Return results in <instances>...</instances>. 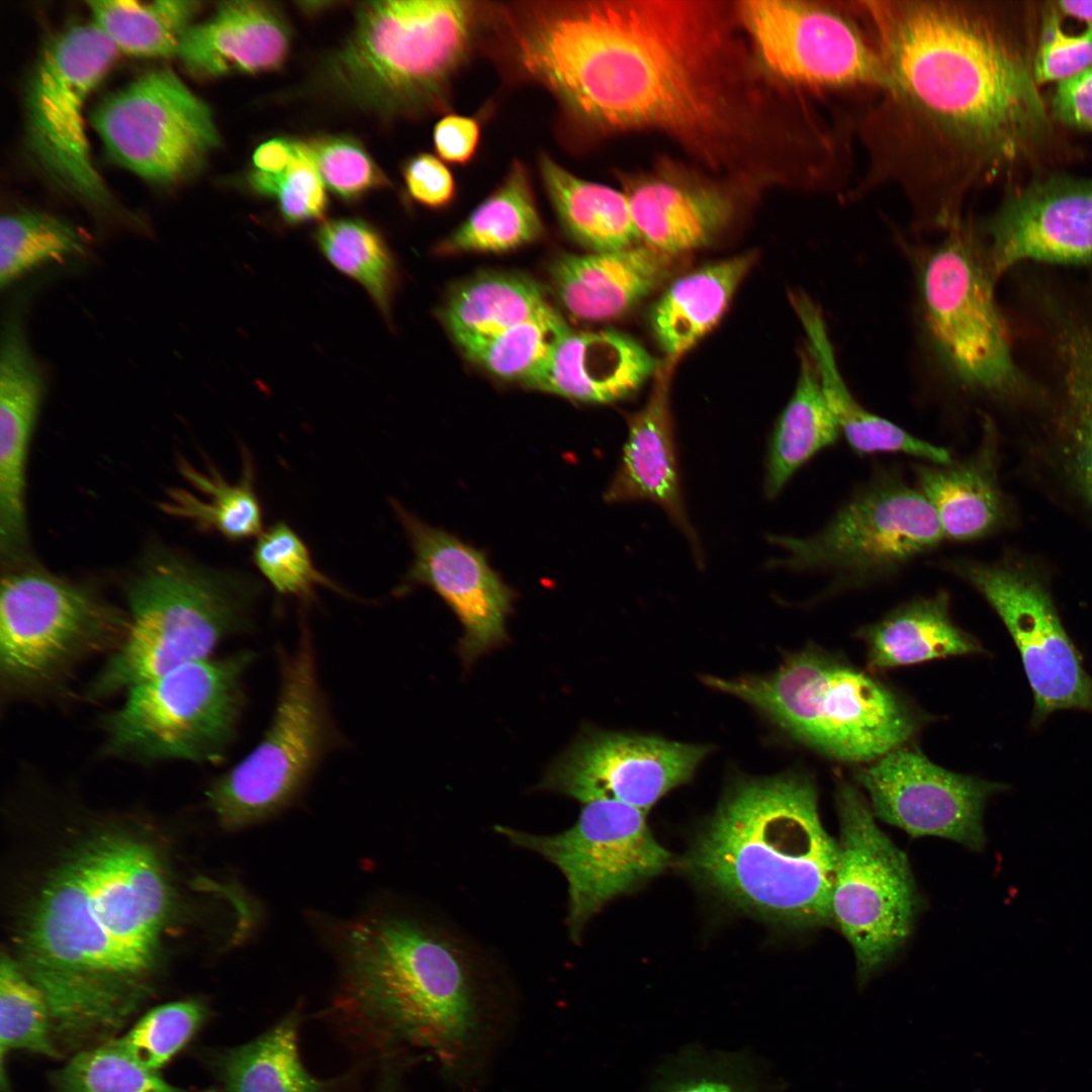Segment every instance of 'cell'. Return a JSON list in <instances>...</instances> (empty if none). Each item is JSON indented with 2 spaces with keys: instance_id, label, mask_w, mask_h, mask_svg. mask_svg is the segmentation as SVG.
I'll list each match as a JSON object with an SVG mask.
<instances>
[{
  "instance_id": "1",
  "label": "cell",
  "mask_w": 1092,
  "mask_h": 1092,
  "mask_svg": "<svg viewBox=\"0 0 1092 1092\" xmlns=\"http://www.w3.org/2000/svg\"><path fill=\"white\" fill-rule=\"evenodd\" d=\"M515 39L526 72L592 125L661 129L705 150L737 129L738 49L712 3L543 4Z\"/></svg>"
},
{
  "instance_id": "2",
  "label": "cell",
  "mask_w": 1092,
  "mask_h": 1092,
  "mask_svg": "<svg viewBox=\"0 0 1092 1092\" xmlns=\"http://www.w3.org/2000/svg\"><path fill=\"white\" fill-rule=\"evenodd\" d=\"M860 5L886 72L880 111L897 120L890 123L899 139L935 146L931 178L948 185L950 209L970 177L1019 158L1048 132L1033 72L979 9L961 1Z\"/></svg>"
},
{
  "instance_id": "3",
  "label": "cell",
  "mask_w": 1092,
  "mask_h": 1092,
  "mask_svg": "<svg viewBox=\"0 0 1092 1092\" xmlns=\"http://www.w3.org/2000/svg\"><path fill=\"white\" fill-rule=\"evenodd\" d=\"M167 906L158 859L126 837L89 841L50 878L21 948L22 970L47 1000L57 1044L100 1040L135 1011Z\"/></svg>"
},
{
  "instance_id": "4",
  "label": "cell",
  "mask_w": 1092,
  "mask_h": 1092,
  "mask_svg": "<svg viewBox=\"0 0 1092 1092\" xmlns=\"http://www.w3.org/2000/svg\"><path fill=\"white\" fill-rule=\"evenodd\" d=\"M837 840L814 783L800 774L744 780L696 836L686 870L734 906L793 928L832 923Z\"/></svg>"
},
{
  "instance_id": "5",
  "label": "cell",
  "mask_w": 1092,
  "mask_h": 1092,
  "mask_svg": "<svg viewBox=\"0 0 1092 1092\" xmlns=\"http://www.w3.org/2000/svg\"><path fill=\"white\" fill-rule=\"evenodd\" d=\"M335 1014L376 1053L410 1044L451 1053L475 1025L469 967L449 938L413 919L366 916L336 935Z\"/></svg>"
},
{
  "instance_id": "6",
  "label": "cell",
  "mask_w": 1092,
  "mask_h": 1092,
  "mask_svg": "<svg viewBox=\"0 0 1092 1092\" xmlns=\"http://www.w3.org/2000/svg\"><path fill=\"white\" fill-rule=\"evenodd\" d=\"M261 590L249 575L170 560L150 566L128 587L125 637L88 682L84 697L103 700L210 657L225 639L252 631Z\"/></svg>"
},
{
  "instance_id": "7",
  "label": "cell",
  "mask_w": 1092,
  "mask_h": 1092,
  "mask_svg": "<svg viewBox=\"0 0 1092 1092\" xmlns=\"http://www.w3.org/2000/svg\"><path fill=\"white\" fill-rule=\"evenodd\" d=\"M703 679L840 760L878 759L902 746L917 728L914 713L884 684L814 648L790 655L769 674Z\"/></svg>"
},
{
  "instance_id": "8",
  "label": "cell",
  "mask_w": 1092,
  "mask_h": 1092,
  "mask_svg": "<svg viewBox=\"0 0 1092 1092\" xmlns=\"http://www.w3.org/2000/svg\"><path fill=\"white\" fill-rule=\"evenodd\" d=\"M784 555L769 568L821 574L823 595L866 589L898 578L945 539L938 518L903 470L876 465L816 532L768 535Z\"/></svg>"
},
{
  "instance_id": "9",
  "label": "cell",
  "mask_w": 1092,
  "mask_h": 1092,
  "mask_svg": "<svg viewBox=\"0 0 1092 1092\" xmlns=\"http://www.w3.org/2000/svg\"><path fill=\"white\" fill-rule=\"evenodd\" d=\"M355 16L328 75L347 99L387 115L434 100L465 56L472 32L466 1H372Z\"/></svg>"
},
{
  "instance_id": "10",
  "label": "cell",
  "mask_w": 1092,
  "mask_h": 1092,
  "mask_svg": "<svg viewBox=\"0 0 1092 1092\" xmlns=\"http://www.w3.org/2000/svg\"><path fill=\"white\" fill-rule=\"evenodd\" d=\"M256 652L179 665L142 681L100 718L104 757L140 764L216 763L234 744L246 707L244 677Z\"/></svg>"
},
{
  "instance_id": "11",
  "label": "cell",
  "mask_w": 1092,
  "mask_h": 1092,
  "mask_svg": "<svg viewBox=\"0 0 1092 1092\" xmlns=\"http://www.w3.org/2000/svg\"><path fill=\"white\" fill-rule=\"evenodd\" d=\"M127 614L88 588L39 570L8 573L0 595V692L8 703L64 692L89 658L112 653Z\"/></svg>"
},
{
  "instance_id": "12",
  "label": "cell",
  "mask_w": 1092,
  "mask_h": 1092,
  "mask_svg": "<svg viewBox=\"0 0 1092 1092\" xmlns=\"http://www.w3.org/2000/svg\"><path fill=\"white\" fill-rule=\"evenodd\" d=\"M275 710L259 744L213 780L207 802L226 829L264 820L304 790L339 735L322 689L314 640L302 621L291 649L279 647Z\"/></svg>"
},
{
  "instance_id": "13",
  "label": "cell",
  "mask_w": 1092,
  "mask_h": 1092,
  "mask_svg": "<svg viewBox=\"0 0 1092 1092\" xmlns=\"http://www.w3.org/2000/svg\"><path fill=\"white\" fill-rule=\"evenodd\" d=\"M835 806L839 839L831 919L852 947L862 986L909 938L919 896L907 855L878 826L859 791L840 780Z\"/></svg>"
},
{
  "instance_id": "14",
  "label": "cell",
  "mask_w": 1092,
  "mask_h": 1092,
  "mask_svg": "<svg viewBox=\"0 0 1092 1092\" xmlns=\"http://www.w3.org/2000/svg\"><path fill=\"white\" fill-rule=\"evenodd\" d=\"M118 53L93 22L57 33L26 88L25 132L33 159L57 184L97 212L126 220L93 163L84 119L88 96Z\"/></svg>"
},
{
  "instance_id": "15",
  "label": "cell",
  "mask_w": 1092,
  "mask_h": 1092,
  "mask_svg": "<svg viewBox=\"0 0 1092 1092\" xmlns=\"http://www.w3.org/2000/svg\"><path fill=\"white\" fill-rule=\"evenodd\" d=\"M918 284L931 342L963 385L1006 395L1018 384L992 280L972 234L958 224L921 261Z\"/></svg>"
},
{
  "instance_id": "16",
  "label": "cell",
  "mask_w": 1092,
  "mask_h": 1092,
  "mask_svg": "<svg viewBox=\"0 0 1092 1092\" xmlns=\"http://www.w3.org/2000/svg\"><path fill=\"white\" fill-rule=\"evenodd\" d=\"M576 822L551 835L498 825L513 844L555 864L568 885L567 925L577 940L589 919L613 899L664 872L672 854L652 834L646 813L612 800L583 803Z\"/></svg>"
},
{
  "instance_id": "17",
  "label": "cell",
  "mask_w": 1092,
  "mask_h": 1092,
  "mask_svg": "<svg viewBox=\"0 0 1092 1092\" xmlns=\"http://www.w3.org/2000/svg\"><path fill=\"white\" fill-rule=\"evenodd\" d=\"M979 593L1016 645L1032 695V727L1063 710L1092 713V676L1068 635L1045 584L1010 558L963 555L931 561Z\"/></svg>"
},
{
  "instance_id": "18",
  "label": "cell",
  "mask_w": 1092,
  "mask_h": 1092,
  "mask_svg": "<svg viewBox=\"0 0 1092 1092\" xmlns=\"http://www.w3.org/2000/svg\"><path fill=\"white\" fill-rule=\"evenodd\" d=\"M91 122L114 163L157 183L193 174L220 140L209 106L170 69L147 72L105 98Z\"/></svg>"
},
{
  "instance_id": "19",
  "label": "cell",
  "mask_w": 1092,
  "mask_h": 1092,
  "mask_svg": "<svg viewBox=\"0 0 1092 1092\" xmlns=\"http://www.w3.org/2000/svg\"><path fill=\"white\" fill-rule=\"evenodd\" d=\"M738 15L768 70L795 84L823 88L886 86L875 43L833 8L796 0L742 1Z\"/></svg>"
},
{
  "instance_id": "20",
  "label": "cell",
  "mask_w": 1092,
  "mask_h": 1092,
  "mask_svg": "<svg viewBox=\"0 0 1092 1092\" xmlns=\"http://www.w3.org/2000/svg\"><path fill=\"white\" fill-rule=\"evenodd\" d=\"M874 816L911 837L937 836L981 851L989 798L1007 786L945 769L900 746L856 774Z\"/></svg>"
},
{
  "instance_id": "21",
  "label": "cell",
  "mask_w": 1092,
  "mask_h": 1092,
  "mask_svg": "<svg viewBox=\"0 0 1092 1092\" xmlns=\"http://www.w3.org/2000/svg\"><path fill=\"white\" fill-rule=\"evenodd\" d=\"M709 751L654 736L588 731L550 765L538 787L582 803L612 800L647 813L687 783Z\"/></svg>"
},
{
  "instance_id": "22",
  "label": "cell",
  "mask_w": 1092,
  "mask_h": 1092,
  "mask_svg": "<svg viewBox=\"0 0 1092 1092\" xmlns=\"http://www.w3.org/2000/svg\"><path fill=\"white\" fill-rule=\"evenodd\" d=\"M391 506L414 553L404 581L429 586L451 608L464 629L459 653L470 664L506 640L515 594L482 551L425 523L398 502Z\"/></svg>"
},
{
  "instance_id": "23",
  "label": "cell",
  "mask_w": 1092,
  "mask_h": 1092,
  "mask_svg": "<svg viewBox=\"0 0 1092 1092\" xmlns=\"http://www.w3.org/2000/svg\"><path fill=\"white\" fill-rule=\"evenodd\" d=\"M992 277L1033 260L1092 261V180L1053 176L1010 197L988 226Z\"/></svg>"
},
{
  "instance_id": "24",
  "label": "cell",
  "mask_w": 1092,
  "mask_h": 1092,
  "mask_svg": "<svg viewBox=\"0 0 1092 1092\" xmlns=\"http://www.w3.org/2000/svg\"><path fill=\"white\" fill-rule=\"evenodd\" d=\"M675 362L659 365L645 405L628 419L619 465L604 497L608 503L650 502L685 535L698 562L702 550L687 515L669 410V382Z\"/></svg>"
},
{
  "instance_id": "25",
  "label": "cell",
  "mask_w": 1092,
  "mask_h": 1092,
  "mask_svg": "<svg viewBox=\"0 0 1092 1092\" xmlns=\"http://www.w3.org/2000/svg\"><path fill=\"white\" fill-rule=\"evenodd\" d=\"M910 469L945 542H975L1008 525L1011 512L999 479V445L989 424L971 453L944 464L914 461Z\"/></svg>"
},
{
  "instance_id": "26",
  "label": "cell",
  "mask_w": 1092,
  "mask_h": 1092,
  "mask_svg": "<svg viewBox=\"0 0 1092 1092\" xmlns=\"http://www.w3.org/2000/svg\"><path fill=\"white\" fill-rule=\"evenodd\" d=\"M290 48L281 12L262 1H228L185 34L177 56L193 76L210 79L279 69Z\"/></svg>"
},
{
  "instance_id": "27",
  "label": "cell",
  "mask_w": 1092,
  "mask_h": 1092,
  "mask_svg": "<svg viewBox=\"0 0 1092 1092\" xmlns=\"http://www.w3.org/2000/svg\"><path fill=\"white\" fill-rule=\"evenodd\" d=\"M658 367L627 334L570 331L529 385L581 402L610 403L633 394Z\"/></svg>"
},
{
  "instance_id": "28",
  "label": "cell",
  "mask_w": 1092,
  "mask_h": 1092,
  "mask_svg": "<svg viewBox=\"0 0 1092 1092\" xmlns=\"http://www.w3.org/2000/svg\"><path fill=\"white\" fill-rule=\"evenodd\" d=\"M675 257L634 245L559 259L551 280L562 305L584 321L616 318L630 310L671 274Z\"/></svg>"
},
{
  "instance_id": "29",
  "label": "cell",
  "mask_w": 1092,
  "mask_h": 1092,
  "mask_svg": "<svg viewBox=\"0 0 1092 1092\" xmlns=\"http://www.w3.org/2000/svg\"><path fill=\"white\" fill-rule=\"evenodd\" d=\"M791 300L806 333V351L814 362L841 437L855 455L903 454L914 461H952L947 448L918 438L860 404L839 372L820 308L801 293L793 294Z\"/></svg>"
},
{
  "instance_id": "30",
  "label": "cell",
  "mask_w": 1092,
  "mask_h": 1092,
  "mask_svg": "<svg viewBox=\"0 0 1092 1092\" xmlns=\"http://www.w3.org/2000/svg\"><path fill=\"white\" fill-rule=\"evenodd\" d=\"M46 392L43 369L29 360L0 368V546L7 561L26 543L25 471L28 448Z\"/></svg>"
},
{
  "instance_id": "31",
  "label": "cell",
  "mask_w": 1092,
  "mask_h": 1092,
  "mask_svg": "<svg viewBox=\"0 0 1092 1092\" xmlns=\"http://www.w3.org/2000/svg\"><path fill=\"white\" fill-rule=\"evenodd\" d=\"M627 197L638 239L672 257L709 243L732 213L720 192L666 179L638 182Z\"/></svg>"
},
{
  "instance_id": "32",
  "label": "cell",
  "mask_w": 1092,
  "mask_h": 1092,
  "mask_svg": "<svg viewBox=\"0 0 1092 1092\" xmlns=\"http://www.w3.org/2000/svg\"><path fill=\"white\" fill-rule=\"evenodd\" d=\"M860 634L873 669L983 652L978 640L953 622L945 589L897 606Z\"/></svg>"
},
{
  "instance_id": "33",
  "label": "cell",
  "mask_w": 1092,
  "mask_h": 1092,
  "mask_svg": "<svg viewBox=\"0 0 1092 1092\" xmlns=\"http://www.w3.org/2000/svg\"><path fill=\"white\" fill-rule=\"evenodd\" d=\"M755 260L753 253L711 263L670 283L649 312L654 338L667 360H676L725 313Z\"/></svg>"
},
{
  "instance_id": "34",
  "label": "cell",
  "mask_w": 1092,
  "mask_h": 1092,
  "mask_svg": "<svg viewBox=\"0 0 1092 1092\" xmlns=\"http://www.w3.org/2000/svg\"><path fill=\"white\" fill-rule=\"evenodd\" d=\"M300 1010L286 1014L255 1039L215 1052L211 1067L221 1092H332L313 1077L299 1053Z\"/></svg>"
},
{
  "instance_id": "35",
  "label": "cell",
  "mask_w": 1092,
  "mask_h": 1092,
  "mask_svg": "<svg viewBox=\"0 0 1092 1092\" xmlns=\"http://www.w3.org/2000/svg\"><path fill=\"white\" fill-rule=\"evenodd\" d=\"M801 369L792 397L769 437L763 480L767 498L777 497L790 479L821 451L841 437L813 360L801 355Z\"/></svg>"
},
{
  "instance_id": "36",
  "label": "cell",
  "mask_w": 1092,
  "mask_h": 1092,
  "mask_svg": "<svg viewBox=\"0 0 1092 1092\" xmlns=\"http://www.w3.org/2000/svg\"><path fill=\"white\" fill-rule=\"evenodd\" d=\"M242 476L228 482L211 465L201 471L187 460L179 461V471L193 491L170 488L161 510L169 516L192 522L199 530L216 532L231 541H241L262 533L263 513L254 488V464L244 449Z\"/></svg>"
},
{
  "instance_id": "37",
  "label": "cell",
  "mask_w": 1092,
  "mask_h": 1092,
  "mask_svg": "<svg viewBox=\"0 0 1092 1092\" xmlns=\"http://www.w3.org/2000/svg\"><path fill=\"white\" fill-rule=\"evenodd\" d=\"M541 174L566 232L593 252H613L639 241L627 194L582 180L543 156Z\"/></svg>"
},
{
  "instance_id": "38",
  "label": "cell",
  "mask_w": 1092,
  "mask_h": 1092,
  "mask_svg": "<svg viewBox=\"0 0 1092 1092\" xmlns=\"http://www.w3.org/2000/svg\"><path fill=\"white\" fill-rule=\"evenodd\" d=\"M547 306L541 289L533 281L510 274H486L471 279L454 292L445 317L454 339L469 355Z\"/></svg>"
},
{
  "instance_id": "39",
  "label": "cell",
  "mask_w": 1092,
  "mask_h": 1092,
  "mask_svg": "<svg viewBox=\"0 0 1092 1092\" xmlns=\"http://www.w3.org/2000/svg\"><path fill=\"white\" fill-rule=\"evenodd\" d=\"M92 22L118 51L146 58L177 56L202 3L192 0L87 2Z\"/></svg>"
},
{
  "instance_id": "40",
  "label": "cell",
  "mask_w": 1092,
  "mask_h": 1092,
  "mask_svg": "<svg viewBox=\"0 0 1092 1092\" xmlns=\"http://www.w3.org/2000/svg\"><path fill=\"white\" fill-rule=\"evenodd\" d=\"M542 222L525 168L516 162L493 193L445 241V252H503L536 240Z\"/></svg>"
},
{
  "instance_id": "41",
  "label": "cell",
  "mask_w": 1092,
  "mask_h": 1092,
  "mask_svg": "<svg viewBox=\"0 0 1092 1092\" xmlns=\"http://www.w3.org/2000/svg\"><path fill=\"white\" fill-rule=\"evenodd\" d=\"M86 241L69 221L43 211L17 210L0 221V285L10 287L44 264L83 255Z\"/></svg>"
},
{
  "instance_id": "42",
  "label": "cell",
  "mask_w": 1092,
  "mask_h": 1092,
  "mask_svg": "<svg viewBox=\"0 0 1092 1092\" xmlns=\"http://www.w3.org/2000/svg\"><path fill=\"white\" fill-rule=\"evenodd\" d=\"M326 258L362 284L379 309L387 314L395 285V267L379 233L357 218L325 221L315 233Z\"/></svg>"
},
{
  "instance_id": "43",
  "label": "cell",
  "mask_w": 1092,
  "mask_h": 1092,
  "mask_svg": "<svg viewBox=\"0 0 1092 1092\" xmlns=\"http://www.w3.org/2000/svg\"><path fill=\"white\" fill-rule=\"evenodd\" d=\"M13 1051L55 1058L59 1056L47 1000L40 990L10 957L3 954L0 968V1061Z\"/></svg>"
},
{
  "instance_id": "44",
  "label": "cell",
  "mask_w": 1092,
  "mask_h": 1092,
  "mask_svg": "<svg viewBox=\"0 0 1092 1092\" xmlns=\"http://www.w3.org/2000/svg\"><path fill=\"white\" fill-rule=\"evenodd\" d=\"M50 1092H218L189 1091L165 1081L136 1062L117 1039L76 1054L51 1077Z\"/></svg>"
},
{
  "instance_id": "45",
  "label": "cell",
  "mask_w": 1092,
  "mask_h": 1092,
  "mask_svg": "<svg viewBox=\"0 0 1092 1092\" xmlns=\"http://www.w3.org/2000/svg\"><path fill=\"white\" fill-rule=\"evenodd\" d=\"M1062 349L1069 404L1067 459L1079 491L1092 507V329L1068 330Z\"/></svg>"
},
{
  "instance_id": "46",
  "label": "cell",
  "mask_w": 1092,
  "mask_h": 1092,
  "mask_svg": "<svg viewBox=\"0 0 1092 1092\" xmlns=\"http://www.w3.org/2000/svg\"><path fill=\"white\" fill-rule=\"evenodd\" d=\"M570 332L549 305L535 316L488 340L468 356L492 374L530 384Z\"/></svg>"
},
{
  "instance_id": "47",
  "label": "cell",
  "mask_w": 1092,
  "mask_h": 1092,
  "mask_svg": "<svg viewBox=\"0 0 1092 1092\" xmlns=\"http://www.w3.org/2000/svg\"><path fill=\"white\" fill-rule=\"evenodd\" d=\"M252 559L261 574L281 596L309 602L313 600L317 586L348 596L341 586L317 570L306 544L284 522L273 524L258 536Z\"/></svg>"
},
{
  "instance_id": "48",
  "label": "cell",
  "mask_w": 1092,
  "mask_h": 1092,
  "mask_svg": "<svg viewBox=\"0 0 1092 1092\" xmlns=\"http://www.w3.org/2000/svg\"><path fill=\"white\" fill-rule=\"evenodd\" d=\"M206 1016L199 1001L167 1003L150 1010L117 1041L136 1062L158 1072L190 1041Z\"/></svg>"
},
{
  "instance_id": "49",
  "label": "cell",
  "mask_w": 1092,
  "mask_h": 1092,
  "mask_svg": "<svg viewBox=\"0 0 1092 1092\" xmlns=\"http://www.w3.org/2000/svg\"><path fill=\"white\" fill-rule=\"evenodd\" d=\"M325 185L337 196L357 199L385 187L387 177L355 139L326 135L305 142Z\"/></svg>"
},
{
  "instance_id": "50",
  "label": "cell",
  "mask_w": 1092,
  "mask_h": 1092,
  "mask_svg": "<svg viewBox=\"0 0 1092 1092\" xmlns=\"http://www.w3.org/2000/svg\"><path fill=\"white\" fill-rule=\"evenodd\" d=\"M252 187L275 198L283 218L291 223L322 218L327 211L326 185L305 142L295 141L293 158L281 175Z\"/></svg>"
},
{
  "instance_id": "51",
  "label": "cell",
  "mask_w": 1092,
  "mask_h": 1092,
  "mask_svg": "<svg viewBox=\"0 0 1092 1092\" xmlns=\"http://www.w3.org/2000/svg\"><path fill=\"white\" fill-rule=\"evenodd\" d=\"M1091 67L1092 24H1087L1078 34H1070L1063 30L1058 13H1050L1043 23L1032 71L1036 83H1060Z\"/></svg>"
},
{
  "instance_id": "52",
  "label": "cell",
  "mask_w": 1092,
  "mask_h": 1092,
  "mask_svg": "<svg viewBox=\"0 0 1092 1092\" xmlns=\"http://www.w3.org/2000/svg\"><path fill=\"white\" fill-rule=\"evenodd\" d=\"M653 1092H761V1090L741 1067L725 1059L707 1057L686 1059L661 1078Z\"/></svg>"
},
{
  "instance_id": "53",
  "label": "cell",
  "mask_w": 1092,
  "mask_h": 1092,
  "mask_svg": "<svg viewBox=\"0 0 1092 1092\" xmlns=\"http://www.w3.org/2000/svg\"><path fill=\"white\" fill-rule=\"evenodd\" d=\"M403 178L411 196L426 206H444L454 196L451 172L431 154L422 153L410 159L403 168Z\"/></svg>"
},
{
  "instance_id": "54",
  "label": "cell",
  "mask_w": 1092,
  "mask_h": 1092,
  "mask_svg": "<svg viewBox=\"0 0 1092 1092\" xmlns=\"http://www.w3.org/2000/svg\"><path fill=\"white\" fill-rule=\"evenodd\" d=\"M1051 106L1053 115L1061 122L1092 131V67L1058 83Z\"/></svg>"
},
{
  "instance_id": "55",
  "label": "cell",
  "mask_w": 1092,
  "mask_h": 1092,
  "mask_svg": "<svg viewBox=\"0 0 1092 1092\" xmlns=\"http://www.w3.org/2000/svg\"><path fill=\"white\" fill-rule=\"evenodd\" d=\"M434 145L439 156L448 162L463 164L474 155L479 141L475 119L462 115H447L435 125Z\"/></svg>"
},
{
  "instance_id": "56",
  "label": "cell",
  "mask_w": 1092,
  "mask_h": 1092,
  "mask_svg": "<svg viewBox=\"0 0 1092 1092\" xmlns=\"http://www.w3.org/2000/svg\"><path fill=\"white\" fill-rule=\"evenodd\" d=\"M295 141L272 139L260 145L253 155V168L249 182L273 179L289 166L294 154Z\"/></svg>"
},
{
  "instance_id": "57",
  "label": "cell",
  "mask_w": 1092,
  "mask_h": 1092,
  "mask_svg": "<svg viewBox=\"0 0 1092 1092\" xmlns=\"http://www.w3.org/2000/svg\"><path fill=\"white\" fill-rule=\"evenodd\" d=\"M1056 5L1062 14L1092 24V0L1058 1Z\"/></svg>"
},
{
  "instance_id": "58",
  "label": "cell",
  "mask_w": 1092,
  "mask_h": 1092,
  "mask_svg": "<svg viewBox=\"0 0 1092 1092\" xmlns=\"http://www.w3.org/2000/svg\"><path fill=\"white\" fill-rule=\"evenodd\" d=\"M396 1076L391 1069L388 1070L387 1068L381 1076L380 1082L374 1092H396Z\"/></svg>"
}]
</instances>
